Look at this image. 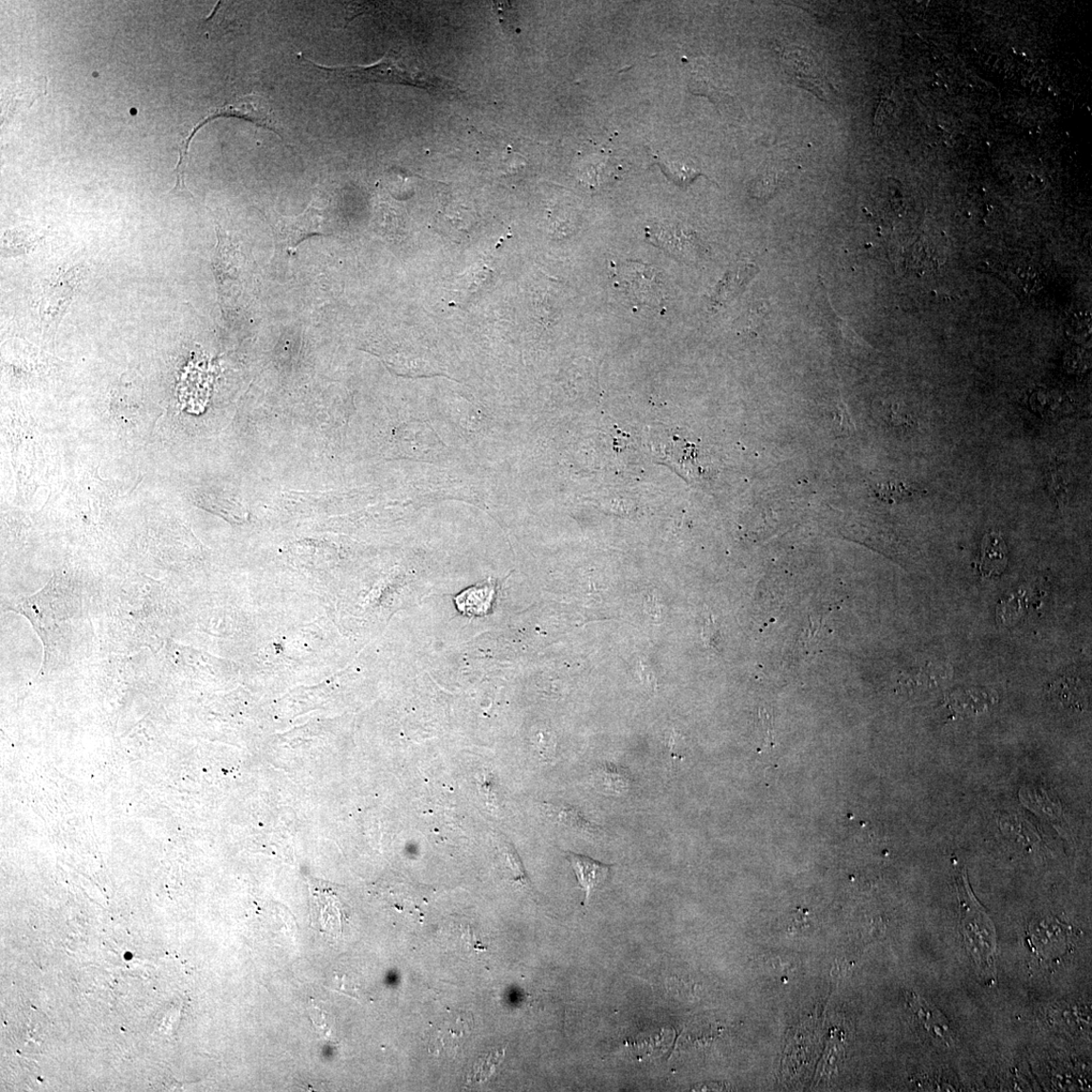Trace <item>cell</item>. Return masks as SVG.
I'll return each mask as SVG.
<instances>
[{"mask_svg": "<svg viewBox=\"0 0 1092 1092\" xmlns=\"http://www.w3.org/2000/svg\"><path fill=\"white\" fill-rule=\"evenodd\" d=\"M270 225L278 246L287 250L295 249L309 237L325 235L322 212L312 205L300 216L279 217Z\"/></svg>", "mask_w": 1092, "mask_h": 1092, "instance_id": "8992f818", "label": "cell"}, {"mask_svg": "<svg viewBox=\"0 0 1092 1092\" xmlns=\"http://www.w3.org/2000/svg\"><path fill=\"white\" fill-rule=\"evenodd\" d=\"M907 1001L916 1018L927 1030L929 1036L938 1045L951 1048L954 1034L944 1014L914 992L908 993Z\"/></svg>", "mask_w": 1092, "mask_h": 1092, "instance_id": "30bf717a", "label": "cell"}, {"mask_svg": "<svg viewBox=\"0 0 1092 1092\" xmlns=\"http://www.w3.org/2000/svg\"><path fill=\"white\" fill-rule=\"evenodd\" d=\"M755 275L756 267L754 265L739 267L728 272L717 288L716 300L719 303L732 300Z\"/></svg>", "mask_w": 1092, "mask_h": 1092, "instance_id": "9a60e30c", "label": "cell"}, {"mask_svg": "<svg viewBox=\"0 0 1092 1092\" xmlns=\"http://www.w3.org/2000/svg\"><path fill=\"white\" fill-rule=\"evenodd\" d=\"M957 886L962 907V928L966 947L981 973L993 976L995 933L992 922L974 901L966 885L963 872L957 876Z\"/></svg>", "mask_w": 1092, "mask_h": 1092, "instance_id": "7a4b0ae2", "label": "cell"}, {"mask_svg": "<svg viewBox=\"0 0 1092 1092\" xmlns=\"http://www.w3.org/2000/svg\"><path fill=\"white\" fill-rule=\"evenodd\" d=\"M646 234L655 246L682 261L696 262L703 252L696 233L681 224L657 223L648 228Z\"/></svg>", "mask_w": 1092, "mask_h": 1092, "instance_id": "5b68a950", "label": "cell"}, {"mask_svg": "<svg viewBox=\"0 0 1092 1092\" xmlns=\"http://www.w3.org/2000/svg\"><path fill=\"white\" fill-rule=\"evenodd\" d=\"M557 815L560 823H563L573 828H578L582 831H588L590 833H593L599 830L597 826L588 822L587 819L575 810L566 808L560 810Z\"/></svg>", "mask_w": 1092, "mask_h": 1092, "instance_id": "e0dca14e", "label": "cell"}, {"mask_svg": "<svg viewBox=\"0 0 1092 1092\" xmlns=\"http://www.w3.org/2000/svg\"><path fill=\"white\" fill-rule=\"evenodd\" d=\"M80 271L71 270L50 288L42 302L41 316L46 329L57 326L69 305L76 287L80 283Z\"/></svg>", "mask_w": 1092, "mask_h": 1092, "instance_id": "9c48e42d", "label": "cell"}, {"mask_svg": "<svg viewBox=\"0 0 1092 1092\" xmlns=\"http://www.w3.org/2000/svg\"><path fill=\"white\" fill-rule=\"evenodd\" d=\"M495 7L497 9V13L499 15L500 22V24H502L506 32H508V33L519 32V22L518 10H516V9L510 3H506V2L495 3Z\"/></svg>", "mask_w": 1092, "mask_h": 1092, "instance_id": "ac0fdd59", "label": "cell"}, {"mask_svg": "<svg viewBox=\"0 0 1092 1092\" xmlns=\"http://www.w3.org/2000/svg\"><path fill=\"white\" fill-rule=\"evenodd\" d=\"M618 279L625 292L641 306L655 308L665 297L664 282L655 268L642 264H624Z\"/></svg>", "mask_w": 1092, "mask_h": 1092, "instance_id": "277c9868", "label": "cell"}, {"mask_svg": "<svg viewBox=\"0 0 1092 1092\" xmlns=\"http://www.w3.org/2000/svg\"><path fill=\"white\" fill-rule=\"evenodd\" d=\"M702 639L708 648L720 652L722 644V635L715 619L711 616L705 622L702 629Z\"/></svg>", "mask_w": 1092, "mask_h": 1092, "instance_id": "d6986e66", "label": "cell"}, {"mask_svg": "<svg viewBox=\"0 0 1092 1092\" xmlns=\"http://www.w3.org/2000/svg\"><path fill=\"white\" fill-rule=\"evenodd\" d=\"M1008 564L1007 545L996 534L986 536L982 542L980 569L984 576L999 575Z\"/></svg>", "mask_w": 1092, "mask_h": 1092, "instance_id": "4fadbf2b", "label": "cell"}, {"mask_svg": "<svg viewBox=\"0 0 1092 1092\" xmlns=\"http://www.w3.org/2000/svg\"><path fill=\"white\" fill-rule=\"evenodd\" d=\"M591 778L599 792L610 796H622L631 786L628 774L612 764L600 766L592 773Z\"/></svg>", "mask_w": 1092, "mask_h": 1092, "instance_id": "7c38bea8", "label": "cell"}, {"mask_svg": "<svg viewBox=\"0 0 1092 1092\" xmlns=\"http://www.w3.org/2000/svg\"><path fill=\"white\" fill-rule=\"evenodd\" d=\"M220 117L237 118L250 121V123L275 132L283 139V136L276 124L275 117L271 111V106L264 98L257 95H247L242 97L232 102L226 103L222 108H218L214 113H211L199 124L195 125V130L202 128L211 118Z\"/></svg>", "mask_w": 1092, "mask_h": 1092, "instance_id": "52a82bcc", "label": "cell"}, {"mask_svg": "<svg viewBox=\"0 0 1092 1092\" xmlns=\"http://www.w3.org/2000/svg\"><path fill=\"white\" fill-rule=\"evenodd\" d=\"M495 593L492 584L467 589L455 600L460 611L469 615H482L490 610Z\"/></svg>", "mask_w": 1092, "mask_h": 1092, "instance_id": "5bb4252c", "label": "cell"}, {"mask_svg": "<svg viewBox=\"0 0 1092 1092\" xmlns=\"http://www.w3.org/2000/svg\"><path fill=\"white\" fill-rule=\"evenodd\" d=\"M300 56L315 69L327 73L331 78L347 82L410 85L429 90L431 93L448 95H455L461 91L449 81L419 68L408 66L396 51H389L383 59L373 65L353 67L318 65L302 54Z\"/></svg>", "mask_w": 1092, "mask_h": 1092, "instance_id": "6da1fadb", "label": "cell"}, {"mask_svg": "<svg viewBox=\"0 0 1092 1092\" xmlns=\"http://www.w3.org/2000/svg\"><path fill=\"white\" fill-rule=\"evenodd\" d=\"M1071 937V928L1058 919L1045 918L1030 924L1028 944L1042 958L1064 955Z\"/></svg>", "mask_w": 1092, "mask_h": 1092, "instance_id": "ba28073f", "label": "cell"}, {"mask_svg": "<svg viewBox=\"0 0 1092 1092\" xmlns=\"http://www.w3.org/2000/svg\"><path fill=\"white\" fill-rule=\"evenodd\" d=\"M310 1019L321 1036L331 1041V1024L329 1014L313 1005L310 1008Z\"/></svg>", "mask_w": 1092, "mask_h": 1092, "instance_id": "ffe728a7", "label": "cell"}, {"mask_svg": "<svg viewBox=\"0 0 1092 1092\" xmlns=\"http://www.w3.org/2000/svg\"><path fill=\"white\" fill-rule=\"evenodd\" d=\"M568 860L585 894L584 905H586L592 893L604 884L609 878L612 864H606L574 853H568Z\"/></svg>", "mask_w": 1092, "mask_h": 1092, "instance_id": "8fae6325", "label": "cell"}, {"mask_svg": "<svg viewBox=\"0 0 1092 1092\" xmlns=\"http://www.w3.org/2000/svg\"><path fill=\"white\" fill-rule=\"evenodd\" d=\"M849 965L846 961H837L831 969V975L836 978H845Z\"/></svg>", "mask_w": 1092, "mask_h": 1092, "instance_id": "44dd1931", "label": "cell"}, {"mask_svg": "<svg viewBox=\"0 0 1092 1092\" xmlns=\"http://www.w3.org/2000/svg\"><path fill=\"white\" fill-rule=\"evenodd\" d=\"M785 73L792 82L810 91L818 99L828 101L832 93L824 68L815 55L806 48L792 47L782 56Z\"/></svg>", "mask_w": 1092, "mask_h": 1092, "instance_id": "3957f363", "label": "cell"}, {"mask_svg": "<svg viewBox=\"0 0 1092 1092\" xmlns=\"http://www.w3.org/2000/svg\"><path fill=\"white\" fill-rule=\"evenodd\" d=\"M504 1058V1051L495 1049L482 1056L475 1064L472 1073L469 1075V1081L472 1083H482L490 1077L500 1062Z\"/></svg>", "mask_w": 1092, "mask_h": 1092, "instance_id": "2e32d148", "label": "cell"}]
</instances>
